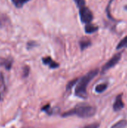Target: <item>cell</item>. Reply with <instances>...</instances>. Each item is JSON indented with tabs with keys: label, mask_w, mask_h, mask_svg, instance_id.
<instances>
[{
	"label": "cell",
	"mask_w": 127,
	"mask_h": 128,
	"mask_svg": "<svg viewBox=\"0 0 127 128\" xmlns=\"http://www.w3.org/2000/svg\"><path fill=\"white\" fill-rule=\"evenodd\" d=\"M79 16H80L81 21L85 24L91 23L94 18L92 12L90 10L89 8H88L85 6L79 8Z\"/></svg>",
	"instance_id": "cell-3"
},
{
	"label": "cell",
	"mask_w": 127,
	"mask_h": 128,
	"mask_svg": "<svg viewBox=\"0 0 127 128\" xmlns=\"http://www.w3.org/2000/svg\"><path fill=\"white\" fill-rule=\"evenodd\" d=\"M127 36L126 38H124L122 40L120 41V43L118 44V46H117V49L119 50V49H122L124 47H127Z\"/></svg>",
	"instance_id": "cell-13"
},
{
	"label": "cell",
	"mask_w": 127,
	"mask_h": 128,
	"mask_svg": "<svg viewBox=\"0 0 127 128\" xmlns=\"http://www.w3.org/2000/svg\"><path fill=\"white\" fill-rule=\"evenodd\" d=\"M96 107L88 105H78L74 109L62 114L63 117L77 116L80 118H90L96 114Z\"/></svg>",
	"instance_id": "cell-2"
},
{
	"label": "cell",
	"mask_w": 127,
	"mask_h": 128,
	"mask_svg": "<svg viewBox=\"0 0 127 128\" xmlns=\"http://www.w3.org/2000/svg\"><path fill=\"white\" fill-rule=\"evenodd\" d=\"M98 29V27L97 26H95L91 23H88L85 25V32L88 33V34H91V33H94L95 32H97Z\"/></svg>",
	"instance_id": "cell-7"
},
{
	"label": "cell",
	"mask_w": 127,
	"mask_h": 128,
	"mask_svg": "<svg viewBox=\"0 0 127 128\" xmlns=\"http://www.w3.org/2000/svg\"><path fill=\"white\" fill-rule=\"evenodd\" d=\"M78 79H76V80H72V81H70L67 85V90H69V89H71L72 88H73V86L75 85V84H76V82H78Z\"/></svg>",
	"instance_id": "cell-14"
},
{
	"label": "cell",
	"mask_w": 127,
	"mask_h": 128,
	"mask_svg": "<svg viewBox=\"0 0 127 128\" xmlns=\"http://www.w3.org/2000/svg\"><path fill=\"white\" fill-rule=\"evenodd\" d=\"M42 62H43L44 64L48 65L50 68H53L54 69V68H58L59 67V64L57 63V62H54L52 59V58H50V57L43 58L42 59Z\"/></svg>",
	"instance_id": "cell-6"
},
{
	"label": "cell",
	"mask_w": 127,
	"mask_h": 128,
	"mask_svg": "<svg viewBox=\"0 0 127 128\" xmlns=\"http://www.w3.org/2000/svg\"><path fill=\"white\" fill-rule=\"evenodd\" d=\"M12 63H13V60L12 59H4L2 61V62L1 63V64L2 66H4L7 70H10L11 68V66H12Z\"/></svg>",
	"instance_id": "cell-10"
},
{
	"label": "cell",
	"mask_w": 127,
	"mask_h": 128,
	"mask_svg": "<svg viewBox=\"0 0 127 128\" xmlns=\"http://www.w3.org/2000/svg\"><path fill=\"white\" fill-rule=\"evenodd\" d=\"M29 74V68L28 66H25L23 68V77H26L28 76Z\"/></svg>",
	"instance_id": "cell-18"
},
{
	"label": "cell",
	"mask_w": 127,
	"mask_h": 128,
	"mask_svg": "<svg viewBox=\"0 0 127 128\" xmlns=\"http://www.w3.org/2000/svg\"><path fill=\"white\" fill-rule=\"evenodd\" d=\"M122 97H123V94H119L118 96H117L116 100H115V102L114 103V105H113V110H114V111L118 112V111L121 110L124 107V104L123 102Z\"/></svg>",
	"instance_id": "cell-5"
},
{
	"label": "cell",
	"mask_w": 127,
	"mask_h": 128,
	"mask_svg": "<svg viewBox=\"0 0 127 128\" xmlns=\"http://www.w3.org/2000/svg\"><path fill=\"white\" fill-rule=\"evenodd\" d=\"M108 88V85L106 83H102V84H100L98 86H97L96 88H95V91L97 92V93H102L103 92H105Z\"/></svg>",
	"instance_id": "cell-11"
},
{
	"label": "cell",
	"mask_w": 127,
	"mask_h": 128,
	"mask_svg": "<svg viewBox=\"0 0 127 128\" xmlns=\"http://www.w3.org/2000/svg\"><path fill=\"white\" fill-rule=\"evenodd\" d=\"M121 58V53H118V54L115 55L108 62H106L105 64V65L102 68V71L103 72H106L108 70L111 69L112 68L115 67L119 62Z\"/></svg>",
	"instance_id": "cell-4"
},
{
	"label": "cell",
	"mask_w": 127,
	"mask_h": 128,
	"mask_svg": "<svg viewBox=\"0 0 127 128\" xmlns=\"http://www.w3.org/2000/svg\"><path fill=\"white\" fill-rule=\"evenodd\" d=\"M100 128V124L99 123H93L91 124H88L85 126L83 128Z\"/></svg>",
	"instance_id": "cell-17"
},
{
	"label": "cell",
	"mask_w": 127,
	"mask_h": 128,
	"mask_svg": "<svg viewBox=\"0 0 127 128\" xmlns=\"http://www.w3.org/2000/svg\"><path fill=\"white\" fill-rule=\"evenodd\" d=\"M42 110L44 111V112H47V113L49 114V115H51V113H52V111H51V110H50V106H49V104H47V105H46L45 106H43V107L42 108Z\"/></svg>",
	"instance_id": "cell-16"
},
{
	"label": "cell",
	"mask_w": 127,
	"mask_h": 128,
	"mask_svg": "<svg viewBox=\"0 0 127 128\" xmlns=\"http://www.w3.org/2000/svg\"><path fill=\"white\" fill-rule=\"evenodd\" d=\"M79 44H80L81 49L83 50L84 49H86L88 46H89L91 44V41L88 40H82L80 41Z\"/></svg>",
	"instance_id": "cell-12"
},
{
	"label": "cell",
	"mask_w": 127,
	"mask_h": 128,
	"mask_svg": "<svg viewBox=\"0 0 127 128\" xmlns=\"http://www.w3.org/2000/svg\"><path fill=\"white\" fill-rule=\"evenodd\" d=\"M34 46V42H33V41H31V42H28V44H27V46L28 47V48H31L32 46Z\"/></svg>",
	"instance_id": "cell-19"
},
{
	"label": "cell",
	"mask_w": 127,
	"mask_h": 128,
	"mask_svg": "<svg viewBox=\"0 0 127 128\" xmlns=\"http://www.w3.org/2000/svg\"><path fill=\"white\" fill-rule=\"evenodd\" d=\"M74 2L77 4L78 8H81L85 5V0H74Z\"/></svg>",
	"instance_id": "cell-15"
},
{
	"label": "cell",
	"mask_w": 127,
	"mask_h": 128,
	"mask_svg": "<svg viewBox=\"0 0 127 128\" xmlns=\"http://www.w3.org/2000/svg\"><path fill=\"white\" fill-rule=\"evenodd\" d=\"M127 126V121L125 119L118 122L116 124H113L111 128H125Z\"/></svg>",
	"instance_id": "cell-8"
},
{
	"label": "cell",
	"mask_w": 127,
	"mask_h": 128,
	"mask_svg": "<svg viewBox=\"0 0 127 128\" xmlns=\"http://www.w3.org/2000/svg\"><path fill=\"white\" fill-rule=\"evenodd\" d=\"M28 1H30V0H11V2L13 4V5L16 8H22Z\"/></svg>",
	"instance_id": "cell-9"
},
{
	"label": "cell",
	"mask_w": 127,
	"mask_h": 128,
	"mask_svg": "<svg viewBox=\"0 0 127 128\" xmlns=\"http://www.w3.org/2000/svg\"><path fill=\"white\" fill-rule=\"evenodd\" d=\"M99 70L98 69L93 70L90 72H88L86 75H85L83 77H82L79 80V82L76 85V89H75V94L76 96L86 99L88 97L87 94V87L89 84V82L97 75Z\"/></svg>",
	"instance_id": "cell-1"
}]
</instances>
